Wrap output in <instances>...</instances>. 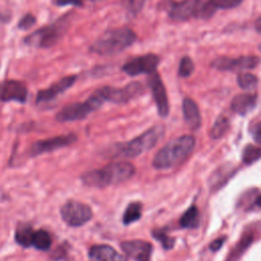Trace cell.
<instances>
[{"label":"cell","instance_id":"26","mask_svg":"<svg viewBox=\"0 0 261 261\" xmlns=\"http://www.w3.org/2000/svg\"><path fill=\"white\" fill-rule=\"evenodd\" d=\"M228 128H229L228 119L223 115H219L216 118V120H215V122H214V124L211 128L210 136L213 139H219V138L224 136V134L228 130Z\"/></svg>","mask_w":261,"mask_h":261},{"label":"cell","instance_id":"12","mask_svg":"<svg viewBox=\"0 0 261 261\" xmlns=\"http://www.w3.org/2000/svg\"><path fill=\"white\" fill-rule=\"evenodd\" d=\"M76 141V136L73 134L69 135H62V136H56L53 138L40 140L35 142L30 149L31 156H39L43 155L45 153L53 152L55 150L64 148L66 146H69L73 144Z\"/></svg>","mask_w":261,"mask_h":261},{"label":"cell","instance_id":"2","mask_svg":"<svg viewBox=\"0 0 261 261\" xmlns=\"http://www.w3.org/2000/svg\"><path fill=\"white\" fill-rule=\"evenodd\" d=\"M195 144V138L190 135L168 142L156 153L153 166L156 169H169L181 164L192 154Z\"/></svg>","mask_w":261,"mask_h":261},{"label":"cell","instance_id":"36","mask_svg":"<svg viewBox=\"0 0 261 261\" xmlns=\"http://www.w3.org/2000/svg\"><path fill=\"white\" fill-rule=\"evenodd\" d=\"M55 4L58 6H66V5H73V6H82L83 0H55Z\"/></svg>","mask_w":261,"mask_h":261},{"label":"cell","instance_id":"27","mask_svg":"<svg viewBox=\"0 0 261 261\" xmlns=\"http://www.w3.org/2000/svg\"><path fill=\"white\" fill-rule=\"evenodd\" d=\"M237 83L242 90L252 91L256 88L258 80L257 77L249 72H240L237 76Z\"/></svg>","mask_w":261,"mask_h":261},{"label":"cell","instance_id":"4","mask_svg":"<svg viewBox=\"0 0 261 261\" xmlns=\"http://www.w3.org/2000/svg\"><path fill=\"white\" fill-rule=\"evenodd\" d=\"M163 135L164 127L162 125H155L144 132L136 139L120 145L118 148V154L126 158L137 157L140 154L154 148L158 141L161 140Z\"/></svg>","mask_w":261,"mask_h":261},{"label":"cell","instance_id":"38","mask_svg":"<svg viewBox=\"0 0 261 261\" xmlns=\"http://www.w3.org/2000/svg\"><path fill=\"white\" fill-rule=\"evenodd\" d=\"M256 205H257L259 208H261V194H260L259 197L256 199Z\"/></svg>","mask_w":261,"mask_h":261},{"label":"cell","instance_id":"32","mask_svg":"<svg viewBox=\"0 0 261 261\" xmlns=\"http://www.w3.org/2000/svg\"><path fill=\"white\" fill-rule=\"evenodd\" d=\"M36 23V17L35 15L31 14V13H27L24 14L18 21L17 23V28L19 30H22V31H27V30H30L34 24Z\"/></svg>","mask_w":261,"mask_h":261},{"label":"cell","instance_id":"7","mask_svg":"<svg viewBox=\"0 0 261 261\" xmlns=\"http://www.w3.org/2000/svg\"><path fill=\"white\" fill-rule=\"evenodd\" d=\"M62 220L69 226L77 227L86 224L93 217L91 207L76 200L66 201L60 208Z\"/></svg>","mask_w":261,"mask_h":261},{"label":"cell","instance_id":"13","mask_svg":"<svg viewBox=\"0 0 261 261\" xmlns=\"http://www.w3.org/2000/svg\"><path fill=\"white\" fill-rule=\"evenodd\" d=\"M28 98L27 86L16 80H5L0 82V102L25 103Z\"/></svg>","mask_w":261,"mask_h":261},{"label":"cell","instance_id":"3","mask_svg":"<svg viewBox=\"0 0 261 261\" xmlns=\"http://www.w3.org/2000/svg\"><path fill=\"white\" fill-rule=\"evenodd\" d=\"M136 39V34L128 28L112 29L103 33L90 46V51L101 56L115 55L132 46Z\"/></svg>","mask_w":261,"mask_h":261},{"label":"cell","instance_id":"11","mask_svg":"<svg viewBox=\"0 0 261 261\" xmlns=\"http://www.w3.org/2000/svg\"><path fill=\"white\" fill-rule=\"evenodd\" d=\"M202 0H182L179 2H172L168 6V15L174 21H185L192 17H199L201 14Z\"/></svg>","mask_w":261,"mask_h":261},{"label":"cell","instance_id":"23","mask_svg":"<svg viewBox=\"0 0 261 261\" xmlns=\"http://www.w3.org/2000/svg\"><path fill=\"white\" fill-rule=\"evenodd\" d=\"M34 229L29 224H20L15 230V242L21 247L29 248L32 246V238H33Z\"/></svg>","mask_w":261,"mask_h":261},{"label":"cell","instance_id":"25","mask_svg":"<svg viewBox=\"0 0 261 261\" xmlns=\"http://www.w3.org/2000/svg\"><path fill=\"white\" fill-rule=\"evenodd\" d=\"M142 215V205L139 202H133L127 205L124 210L122 221L125 225H128L141 218Z\"/></svg>","mask_w":261,"mask_h":261},{"label":"cell","instance_id":"10","mask_svg":"<svg viewBox=\"0 0 261 261\" xmlns=\"http://www.w3.org/2000/svg\"><path fill=\"white\" fill-rule=\"evenodd\" d=\"M260 63L258 56L247 55L240 56L238 58L229 57H218L211 63L212 67L222 71H242L245 69H253Z\"/></svg>","mask_w":261,"mask_h":261},{"label":"cell","instance_id":"22","mask_svg":"<svg viewBox=\"0 0 261 261\" xmlns=\"http://www.w3.org/2000/svg\"><path fill=\"white\" fill-rule=\"evenodd\" d=\"M199 221H200L199 210L194 205L190 206L179 219V223L184 228H195L199 225Z\"/></svg>","mask_w":261,"mask_h":261},{"label":"cell","instance_id":"9","mask_svg":"<svg viewBox=\"0 0 261 261\" xmlns=\"http://www.w3.org/2000/svg\"><path fill=\"white\" fill-rule=\"evenodd\" d=\"M159 64V57L155 54L149 53L142 56L135 57L122 65V71L130 76L139 74H152L156 72Z\"/></svg>","mask_w":261,"mask_h":261},{"label":"cell","instance_id":"18","mask_svg":"<svg viewBox=\"0 0 261 261\" xmlns=\"http://www.w3.org/2000/svg\"><path fill=\"white\" fill-rule=\"evenodd\" d=\"M184 117L186 123L193 130L198 129L201 126V114L198 105L191 98H185L181 104Z\"/></svg>","mask_w":261,"mask_h":261},{"label":"cell","instance_id":"24","mask_svg":"<svg viewBox=\"0 0 261 261\" xmlns=\"http://www.w3.org/2000/svg\"><path fill=\"white\" fill-rule=\"evenodd\" d=\"M32 246L37 250L47 251L51 247V238L50 234L44 229L34 230L32 238Z\"/></svg>","mask_w":261,"mask_h":261},{"label":"cell","instance_id":"40","mask_svg":"<svg viewBox=\"0 0 261 261\" xmlns=\"http://www.w3.org/2000/svg\"><path fill=\"white\" fill-rule=\"evenodd\" d=\"M92 1H93V0H92Z\"/></svg>","mask_w":261,"mask_h":261},{"label":"cell","instance_id":"5","mask_svg":"<svg viewBox=\"0 0 261 261\" xmlns=\"http://www.w3.org/2000/svg\"><path fill=\"white\" fill-rule=\"evenodd\" d=\"M103 102V99L95 91L86 101L70 103L62 107L56 114V120L70 122L85 119L90 113L100 108Z\"/></svg>","mask_w":261,"mask_h":261},{"label":"cell","instance_id":"17","mask_svg":"<svg viewBox=\"0 0 261 261\" xmlns=\"http://www.w3.org/2000/svg\"><path fill=\"white\" fill-rule=\"evenodd\" d=\"M89 257L93 261H127V257L118 253L113 247L105 244L92 246L89 249Z\"/></svg>","mask_w":261,"mask_h":261},{"label":"cell","instance_id":"20","mask_svg":"<svg viewBox=\"0 0 261 261\" xmlns=\"http://www.w3.org/2000/svg\"><path fill=\"white\" fill-rule=\"evenodd\" d=\"M233 173L234 171H233L232 165L223 164L219 166L217 169L214 170V172L211 174L209 178V184L211 189L212 190L220 189L223 185L227 182V180L232 176Z\"/></svg>","mask_w":261,"mask_h":261},{"label":"cell","instance_id":"39","mask_svg":"<svg viewBox=\"0 0 261 261\" xmlns=\"http://www.w3.org/2000/svg\"><path fill=\"white\" fill-rule=\"evenodd\" d=\"M3 17H4V16H3V15L0 13V20H2V19H3Z\"/></svg>","mask_w":261,"mask_h":261},{"label":"cell","instance_id":"33","mask_svg":"<svg viewBox=\"0 0 261 261\" xmlns=\"http://www.w3.org/2000/svg\"><path fill=\"white\" fill-rule=\"evenodd\" d=\"M147 1L148 0H128L127 1L128 9L133 14H137L142 10V8L145 6Z\"/></svg>","mask_w":261,"mask_h":261},{"label":"cell","instance_id":"29","mask_svg":"<svg viewBox=\"0 0 261 261\" xmlns=\"http://www.w3.org/2000/svg\"><path fill=\"white\" fill-rule=\"evenodd\" d=\"M195 70V65L193 60L189 56H184L180 59L179 65H178V75L181 77H188L190 76Z\"/></svg>","mask_w":261,"mask_h":261},{"label":"cell","instance_id":"8","mask_svg":"<svg viewBox=\"0 0 261 261\" xmlns=\"http://www.w3.org/2000/svg\"><path fill=\"white\" fill-rule=\"evenodd\" d=\"M144 90L143 86L139 82H133L123 88L114 87H103L98 89L96 92L103 99V101H109L112 103L120 104L129 101L135 98Z\"/></svg>","mask_w":261,"mask_h":261},{"label":"cell","instance_id":"21","mask_svg":"<svg viewBox=\"0 0 261 261\" xmlns=\"http://www.w3.org/2000/svg\"><path fill=\"white\" fill-rule=\"evenodd\" d=\"M254 236L251 231H246L243 233L239 242L233 246V248L230 250V252L227 255L226 261H238L243 254L247 251V249L251 246L253 243Z\"/></svg>","mask_w":261,"mask_h":261},{"label":"cell","instance_id":"19","mask_svg":"<svg viewBox=\"0 0 261 261\" xmlns=\"http://www.w3.org/2000/svg\"><path fill=\"white\" fill-rule=\"evenodd\" d=\"M257 96L251 93H243L236 95L230 103V108L238 114L245 115L252 111L256 106Z\"/></svg>","mask_w":261,"mask_h":261},{"label":"cell","instance_id":"35","mask_svg":"<svg viewBox=\"0 0 261 261\" xmlns=\"http://www.w3.org/2000/svg\"><path fill=\"white\" fill-rule=\"evenodd\" d=\"M225 239H226L225 237H221V238H218V239H216V240H213V241L210 243V245H209V249H210L211 251H213V252L218 251V250L222 247V245L224 244Z\"/></svg>","mask_w":261,"mask_h":261},{"label":"cell","instance_id":"15","mask_svg":"<svg viewBox=\"0 0 261 261\" xmlns=\"http://www.w3.org/2000/svg\"><path fill=\"white\" fill-rule=\"evenodd\" d=\"M77 76L75 74L66 75L59 81L52 84L50 87L40 90L36 97V102L40 103H47L54 100L56 97L67 91L76 81Z\"/></svg>","mask_w":261,"mask_h":261},{"label":"cell","instance_id":"31","mask_svg":"<svg viewBox=\"0 0 261 261\" xmlns=\"http://www.w3.org/2000/svg\"><path fill=\"white\" fill-rule=\"evenodd\" d=\"M208 2L215 10H217L234 8L239 6L243 2V0H208Z\"/></svg>","mask_w":261,"mask_h":261},{"label":"cell","instance_id":"16","mask_svg":"<svg viewBox=\"0 0 261 261\" xmlns=\"http://www.w3.org/2000/svg\"><path fill=\"white\" fill-rule=\"evenodd\" d=\"M120 247L126 257L135 261H151L153 249L149 242L142 240L125 241L120 244Z\"/></svg>","mask_w":261,"mask_h":261},{"label":"cell","instance_id":"1","mask_svg":"<svg viewBox=\"0 0 261 261\" xmlns=\"http://www.w3.org/2000/svg\"><path fill=\"white\" fill-rule=\"evenodd\" d=\"M135 166L127 161L111 162L100 169H93L82 174V181L92 188H105L128 180L135 173Z\"/></svg>","mask_w":261,"mask_h":261},{"label":"cell","instance_id":"28","mask_svg":"<svg viewBox=\"0 0 261 261\" xmlns=\"http://www.w3.org/2000/svg\"><path fill=\"white\" fill-rule=\"evenodd\" d=\"M259 158H261V148L252 144H249L244 148L242 154V159L244 163L252 164Z\"/></svg>","mask_w":261,"mask_h":261},{"label":"cell","instance_id":"30","mask_svg":"<svg viewBox=\"0 0 261 261\" xmlns=\"http://www.w3.org/2000/svg\"><path fill=\"white\" fill-rule=\"evenodd\" d=\"M152 234L153 237L161 243L162 247L165 249V250H169L173 247L174 245V239L169 237L167 233H165L164 231L160 230V229H156V230H153L152 231Z\"/></svg>","mask_w":261,"mask_h":261},{"label":"cell","instance_id":"34","mask_svg":"<svg viewBox=\"0 0 261 261\" xmlns=\"http://www.w3.org/2000/svg\"><path fill=\"white\" fill-rule=\"evenodd\" d=\"M250 133L252 135L253 140L261 145V121L255 123L251 128H250Z\"/></svg>","mask_w":261,"mask_h":261},{"label":"cell","instance_id":"37","mask_svg":"<svg viewBox=\"0 0 261 261\" xmlns=\"http://www.w3.org/2000/svg\"><path fill=\"white\" fill-rule=\"evenodd\" d=\"M255 29L261 35V16L256 19V21H255Z\"/></svg>","mask_w":261,"mask_h":261},{"label":"cell","instance_id":"14","mask_svg":"<svg viewBox=\"0 0 261 261\" xmlns=\"http://www.w3.org/2000/svg\"><path fill=\"white\" fill-rule=\"evenodd\" d=\"M148 84L152 91V95L157 107L158 114L161 117H166L169 113V103L166 90L160 75L156 72L150 74L148 79Z\"/></svg>","mask_w":261,"mask_h":261},{"label":"cell","instance_id":"6","mask_svg":"<svg viewBox=\"0 0 261 261\" xmlns=\"http://www.w3.org/2000/svg\"><path fill=\"white\" fill-rule=\"evenodd\" d=\"M66 18L62 17L58 21L42 27L32 34L28 35L23 42L32 47L37 48H49L55 45L66 30Z\"/></svg>","mask_w":261,"mask_h":261}]
</instances>
